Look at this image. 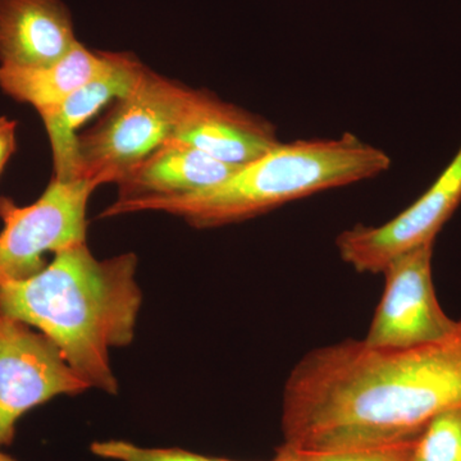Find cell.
<instances>
[{"label": "cell", "mask_w": 461, "mask_h": 461, "mask_svg": "<svg viewBox=\"0 0 461 461\" xmlns=\"http://www.w3.org/2000/svg\"><path fill=\"white\" fill-rule=\"evenodd\" d=\"M461 406V318L453 332L408 348L364 339L309 351L288 375L284 446L326 453L415 438L436 415Z\"/></svg>", "instance_id": "6da1fadb"}, {"label": "cell", "mask_w": 461, "mask_h": 461, "mask_svg": "<svg viewBox=\"0 0 461 461\" xmlns=\"http://www.w3.org/2000/svg\"><path fill=\"white\" fill-rule=\"evenodd\" d=\"M136 269L135 254L99 260L83 242L0 287V309L51 339L91 388L115 393L111 350L131 344L142 304Z\"/></svg>", "instance_id": "7a4b0ae2"}, {"label": "cell", "mask_w": 461, "mask_h": 461, "mask_svg": "<svg viewBox=\"0 0 461 461\" xmlns=\"http://www.w3.org/2000/svg\"><path fill=\"white\" fill-rule=\"evenodd\" d=\"M391 167L381 149L346 132L330 140L278 144L214 186L186 194L114 202L102 217L166 212L199 229L226 226L336 187L369 180Z\"/></svg>", "instance_id": "3957f363"}, {"label": "cell", "mask_w": 461, "mask_h": 461, "mask_svg": "<svg viewBox=\"0 0 461 461\" xmlns=\"http://www.w3.org/2000/svg\"><path fill=\"white\" fill-rule=\"evenodd\" d=\"M182 85L145 68L135 89L77 136L80 177L115 184L172 138Z\"/></svg>", "instance_id": "277c9868"}, {"label": "cell", "mask_w": 461, "mask_h": 461, "mask_svg": "<svg viewBox=\"0 0 461 461\" xmlns=\"http://www.w3.org/2000/svg\"><path fill=\"white\" fill-rule=\"evenodd\" d=\"M98 186L89 178H53L32 204L18 206L0 198V287L41 272L44 254L86 242L87 202Z\"/></svg>", "instance_id": "5b68a950"}, {"label": "cell", "mask_w": 461, "mask_h": 461, "mask_svg": "<svg viewBox=\"0 0 461 461\" xmlns=\"http://www.w3.org/2000/svg\"><path fill=\"white\" fill-rule=\"evenodd\" d=\"M89 388L51 339L0 309V447L12 444L26 412Z\"/></svg>", "instance_id": "8992f818"}, {"label": "cell", "mask_w": 461, "mask_h": 461, "mask_svg": "<svg viewBox=\"0 0 461 461\" xmlns=\"http://www.w3.org/2000/svg\"><path fill=\"white\" fill-rule=\"evenodd\" d=\"M435 242L391 260L384 269V291L364 342L378 348H414L453 332L457 321L445 313L433 284Z\"/></svg>", "instance_id": "52a82bcc"}, {"label": "cell", "mask_w": 461, "mask_h": 461, "mask_svg": "<svg viewBox=\"0 0 461 461\" xmlns=\"http://www.w3.org/2000/svg\"><path fill=\"white\" fill-rule=\"evenodd\" d=\"M461 203V147L456 156L417 202L381 226L357 224L339 233V257L362 273H382L406 251L435 242Z\"/></svg>", "instance_id": "ba28073f"}, {"label": "cell", "mask_w": 461, "mask_h": 461, "mask_svg": "<svg viewBox=\"0 0 461 461\" xmlns=\"http://www.w3.org/2000/svg\"><path fill=\"white\" fill-rule=\"evenodd\" d=\"M233 168L281 144L276 127L259 115L205 90L182 86L172 138Z\"/></svg>", "instance_id": "9c48e42d"}, {"label": "cell", "mask_w": 461, "mask_h": 461, "mask_svg": "<svg viewBox=\"0 0 461 461\" xmlns=\"http://www.w3.org/2000/svg\"><path fill=\"white\" fill-rule=\"evenodd\" d=\"M145 68L132 54L112 51L111 63L104 71L63 102L38 111L50 136L56 180L81 178L76 132L109 103L129 95Z\"/></svg>", "instance_id": "30bf717a"}, {"label": "cell", "mask_w": 461, "mask_h": 461, "mask_svg": "<svg viewBox=\"0 0 461 461\" xmlns=\"http://www.w3.org/2000/svg\"><path fill=\"white\" fill-rule=\"evenodd\" d=\"M77 42L62 0H0V66H50Z\"/></svg>", "instance_id": "8fae6325"}, {"label": "cell", "mask_w": 461, "mask_h": 461, "mask_svg": "<svg viewBox=\"0 0 461 461\" xmlns=\"http://www.w3.org/2000/svg\"><path fill=\"white\" fill-rule=\"evenodd\" d=\"M236 169L186 142L169 139L115 182V202L186 195L220 184Z\"/></svg>", "instance_id": "7c38bea8"}, {"label": "cell", "mask_w": 461, "mask_h": 461, "mask_svg": "<svg viewBox=\"0 0 461 461\" xmlns=\"http://www.w3.org/2000/svg\"><path fill=\"white\" fill-rule=\"evenodd\" d=\"M112 51L91 50L80 41L65 57L41 68L0 66V89L36 111L63 102L83 85L104 71Z\"/></svg>", "instance_id": "4fadbf2b"}, {"label": "cell", "mask_w": 461, "mask_h": 461, "mask_svg": "<svg viewBox=\"0 0 461 461\" xmlns=\"http://www.w3.org/2000/svg\"><path fill=\"white\" fill-rule=\"evenodd\" d=\"M412 461H461V406L436 415L415 439Z\"/></svg>", "instance_id": "5bb4252c"}, {"label": "cell", "mask_w": 461, "mask_h": 461, "mask_svg": "<svg viewBox=\"0 0 461 461\" xmlns=\"http://www.w3.org/2000/svg\"><path fill=\"white\" fill-rule=\"evenodd\" d=\"M91 453L103 459L114 461H224L182 448L141 447L131 442L109 439L94 442Z\"/></svg>", "instance_id": "9a60e30c"}, {"label": "cell", "mask_w": 461, "mask_h": 461, "mask_svg": "<svg viewBox=\"0 0 461 461\" xmlns=\"http://www.w3.org/2000/svg\"><path fill=\"white\" fill-rule=\"evenodd\" d=\"M415 438L326 453H299L306 461H412ZM297 453V451H296Z\"/></svg>", "instance_id": "2e32d148"}, {"label": "cell", "mask_w": 461, "mask_h": 461, "mask_svg": "<svg viewBox=\"0 0 461 461\" xmlns=\"http://www.w3.org/2000/svg\"><path fill=\"white\" fill-rule=\"evenodd\" d=\"M17 121L0 117V176L17 148Z\"/></svg>", "instance_id": "e0dca14e"}, {"label": "cell", "mask_w": 461, "mask_h": 461, "mask_svg": "<svg viewBox=\"0 0 461 461\" xmlns=\"http://www.w3.org/2000/svg\"><path fill=\"white\" fill-rule=\"evenodd\" d=\"M272 461H306L304 457L302 456L296 451L291 450V448L286 447V446L282 445L280 448H278L277 455H276L275 459Z\"/></svg>", "instance_id": "ac0fdd59"}, {"label": "cell", "mask_w": 461, "mask_h": 461, "mask_svg": "<svg viewBox=\"0 0 461 461\" xmlns=\"http://www.w3.org/2000/svg\"><path fill=\"white\" fill-rule=\"evenodd\" d=\"M0 461H18L14 459V457L9 456V455L3 453L2 447H0Z\"/></svg>", "instance_id": "d6986e66"}, {"label": "cell", "mask_w": 461, "mask_h": 461, "mask_svg": "<svg viewBox=\"0 0 461 461\" xmlns=\"http://www.w3.org/2000/svg\"><path fill=\"white\" fill-rule=\"evenodd\" d=\"M224 461H232V460H224ZM272 461V460H271Z\"/></svg>", "instance_id": "ffe728a7"}]
</instances>
